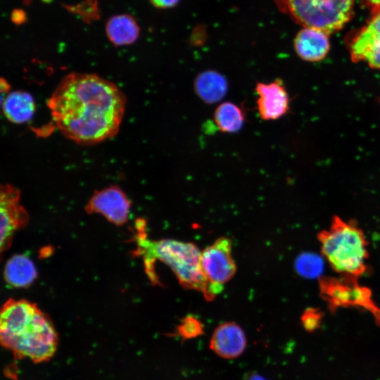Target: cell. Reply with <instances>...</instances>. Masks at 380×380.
<instances>
[{
	"mask_svg": "<svg viewBox=\"0 0 380 380\" xmlns=\"http://www.w3.org/2000/svg\"><path fill=\"white\" fill-rule=\"evenodd\" d=\"M124 94L96 74L71 72L47 101L53 120L68 139L92 145L113 137L125 110Z\"/></svg>",
	"mask_w": 380,
	"mask_h": 380,
	"instance_id": "1",
	"label": "cell"
},
{
	"mask_svg": "<svg viewBox=\"0 0 380 380\" xmlns=\"http://www.w3.org/2000/svg\"><path fill=\"white\" fill-rule=\"evenodd\" d=\"M0 341L17 359L39 363L54 355L58 336L50 318L34 303L10 298L1 310Z\"/></svg>",
	"mask_w": 380,
	"mask_h": 380,
	"instance_id": "2",
	"label": "cell"
},
{
	"mask_svg": "<svg viewBox=\"0 0 380 380\" xmlns=\"http://www.w3.org/2000/svg\"><path fill=\"white\" fill-rule=\"evenodd\" d=\"M141 234L139 228L137 252L142 255L146 272L153 283L158 281L153 263L158 260L173 271L184 287L201 292L208 300L215 297L201 269V252L195 244L169 239L151 241Z\"/></svg>",
	"mask_w": 380,
	"mask_h": 380,
	"instance_id": "3",
	"label": "cell"
},
{
	"mask_svg": "<svg viewBox=\"0 0 380 380\" xmlns=\"http://www.w3.org/2000/svg\"><path fill=\"white\" fill-rule=\"evenodd\" d=\"M317 239L322 255L335 272L355 278L366 272L368 243L355 222L335 216L329 228L318 234Z\"/></svg>",
	"mask_w": 380,
	"mask_h": 380,
	"instance_id": "4",
	"label": "cell"
},
{
	"mask_svg": "<svg viewBox=\"0 0 380 380\" xmlns=\"http://www.w3.org/2000/svg\"><path fill=\"white\" fill-rule=\"evenodd\" d=\"M356 0H274L277 8L303 27L327 34L341 30L353 17Z\"/></svg>",
	"mask_w": 380,
	"mask_h": 380,
	"instance_id": "5",
	"label": "cell"
},
{
	"mask_svg": "<svg viewBox=\"0 0 380 380\" xmlns=\"http://www.w3.org/2000/svg\"><path fill=\"white\" fill-rule=\"evenodd\" d=\"M357 279L346 276L322 278L321 296L331 311L341 307L360 308L372 313L380 325V308L374 302L370 289L359 284Z\"/></svg>",
	"mask_w": 380,
	"mask_h": 380,
	"instance_id": "6",
	"label": "cell"
},
{
	"mask_svg": "<svg viewBox=\"0 0 380 380\" xmlns=\"http://www.w3.org/2000/svg\"><path fill=\"white\" fill-rule=\"evenodd\" d=\"M202 271L210 284L216 296L236 272V265L232 255V241L226 237L217 239L201 254Z\"/></svg>",
	"mask_w": 380,
	"mask_h": 380,
	"instance_id": "7",
	"label": "cell"
},
{
	"mask_svg": "<svg viewBox=\"0 0 380 380\" xmlns=\"http://www.w3.org/2000/svg\"><path fill=\"white\" fill-rule=\"evenodd\" d=\"M346 44L354 63L366 62L380 70V10L372 12L365 25L351 32Z\"/></svg>",
	"mask_w": 380,
	"mask_h": 380,
	"instance_id": "8",
	"label": "cell"
},
{
	"mask_svg": "<svg viewBox=\"0 0 380 380\" xmlns=\"http://www.w3.org/2000/svg\"><path fill=\"white\" fill-rule=\"evenodd\" d=\"M20 191L10 184L2 185L0 193L1 252L11 245L14 232L26 226L29 215L20 203Z\"/></svg>",
	"mask_w": 380,
	"mask_h": 380,
	"instance_id": "9",
	"label": "cell"
},
{
	"mask_svg": "<svg viewBox=\"0 0 380 380\" xmlns=\"http://www.w3.org/2000/svg\"><path fill=\"white\" fill-rule=\"evenodd\" d=\"M130 207V201L123 191L117 186H110L96 191L85 210L90 214H101L116 225H122L128 220Z\"/></svg>",
	"mask_w": 380,
	"mask_h": 380,
	"instance_id": "10",
	"label": "cell"
},
{
	"mask_svg": "<svg viewBox=\"0 0 380 380\" xmlns=\"http://www.w3.org/2000/svg\"><path fill=\"white\" fill-rule=\"evenodd\" d=\"M256 108L262 120H277L289 110V96L281 80L268 83L258 82L255 87Z\"/></svg>",
	"mask_w": 380,
	"mask_h": 380,
	"instance_id": "11",
	"label": "cell"
},
{
	"mask_svg": "<svg viewBox=\"0 0 380 380\" xmlns=\"http://www.w3.org/2000/svg\"><path fill=\"white\" fill-rule=\"evenodd\" d=\"M246 338L242 329L234 322H226L214 331L210 348L217 355L224 358H234L245 350Z\"/></svg>",
	"mask_w": 380,
	"mask_h": 380,
	"instance_id": "12",
	"label": "cell"
},
{
	"mask_svg": "<svg viewBox=\"0 0 380 380\" xmlns=\"http://www.w3.org/2000/svg\"><path fill=\"white\" fill-rule=\"evenodd\" d=\"M293 46L301 59L309 62L319 61L329 51V34L317 28L303 27L296 34Z\"/></svg>",
	"mask_w": 380,
	"mask_h": 380,
	"instance_id": "13",
	"label": "cell"
},
{
	"mask_svg": "<svg viewBox=\"0 0 380 380\" xmlns=\"http://www.w3.org/2000/svg\"><path fill=\"white\" fill-rule=\"evenodd\" d=\"M228 87L226 77L214 70L200 72L194 81L195 93L206 104H214L221 101L227 94Z\"/></svg>",
	"mask_w": 380,
	"mask_h": 380,
	"instance_id": "14",
	"label": "cell"
},
{
	"mask_svg": "<svg viewBox=\"0 0 380 380\" xmlns=\"http://www.w3.org/2000/svg\"><path fill=\"white\" fill-rule=\"evenodd\" d=\"M106 33L109 41L115 46H125L137 41L139 36V27L131 15L119 14L108 20Z\"/></svg>",
	"mask_w": 380,
	"mask_h": 380,
	"instance_id": "15",
	"label": "cell"
},
{
	"mask_svg": "<svg viewBox=\"0 0 380 380\" xmlns=\"http://www.w3.org/2000/svg\"><path fill=\"white\" fill-rule=\"evenodd\" d=\"M5 117L11 122L22 124L32 118L35 104L30 94L23 91L9 93L2 103Z\"/></svg>",
	"mask_w": 380,
	"mask_h": 380,
	"instance_id": "16",
	"label": "cell"
},
{
	"mask_svg": "<svg viewBox=\"0 0 380 380\" xmlns=\"http://www.w3.org/2000/svg\"><path fill=\"white\" fill-rule=\"evenodd\" d=\"M4 279L13 287L25 288L31 285L37 278V270L33 262L24 255H15L6 262Z\"/></svg>",
	"mask_w": 380,
	"mask_h": 380,
	"instance_id": "17",
	"label": "cell"
},
{
	"mask_svg": "<svg viewBox=\"0 0 380 380\" xmlns=\"http://www.w3.org/2000/svg\"><path fill=\"white\" fill-rule=\"evenodd\" d=\"M215 126L222 133H236L243 127L246 113L238 104L226 101L219 104L213 113Z\"/></svg>",
	"mask_w": 380,
	"mask_h": 380,
	"instance_id": "18",
	"label": "cell"
},
{
	"mask_svg": "<svg viewBox=\"0 0 380 380\" xmlns=\"http://www.w3.org/2000/svg\"><path fill=\"white\" fill-rule=\"evenodd\" d=\"M203 333L202 323L191 315L184 317L177 327L178 335L184 339L196 337Z\"/></svg>",
	"mask_w": 380,
	"mask_h": 380,
	"instance_id": "19",
	"label": "cell"
},
{
	"mask_svg": "<svg viewBox=\"0 0 380 380\" xmlns=\"http://www.w3.org/2000/svg\"><path fill=\"white\" fill-rule=\"evenodd\" d=\"M301 319L306 329H315L320 322L321 312L316 309L309 308L304 312Z\"/></svg>",
	"mask_w": 380,
	"mask_h": 380,
	"instance_id": "20",
	"label": "cell"
},
{
	"mask_svg": "<svg viewBox=\"0 0 380 380\" xmlns=\"http://www.w3.org/2000/svg\"><path fill=\"white\" fill-rule=\"evenodd\" d=\"M151 4L158 8L167 9L176 6L180 0H149Z\"/></svg>",
	"mask_w": 380,
	"mask_h": 380,
	"instance_id": "21",
	"label": "cell"
},
{
	"mask_svg": "<svg viewBox=\"0 0 380 380\" xmlns=\"http://www.w3.org/2000/svg\"><path fill=\"white\" fill-rule=\"evenodd\" d=\"M361 2L370 13L380 10V0H361Z\"/></svg>",
	"mask_w": 380,
	"mask_h": 380,
	"instance_id": "22",
	"label": "cell"
},
{
	"mask_svg": "<svg viewBox=\"0 0 380 380\" xmlns=\"http://www.w3.org/2000/svg\"><path fill=\"white\" fill-rule=\"evenodd\" d=\"M9 89H10V86L8 85V82L6 81H4L3 78H1V92H4V91L7 92Z\"/></svg>",
	"mask_w": 380,
	"mask_h": 380,
	"instance_id": "23",
	"label": "cell"
},
{
	"mask_svg": "<svg viewBox=\"0 0 380 380\" xmlns=\"http://www.w3.org/2000/svg\"><path fill=\"white\" fill-rule=\"evenodd\" d=\"M246 380H266L262 376L258 374H251L248 376Z\"/></svg>",
	"mask_w": 380,
	"mask_h": 380,
	"instance_id": "24",
	"label": "cell"
}]
</instances>
